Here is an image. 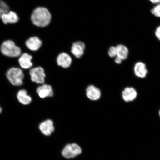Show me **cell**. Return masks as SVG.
Masks as SVG:
<instances>
[{"label": "cell", "mask_w": 160, "mask_h": 160, "mask_svg": "<svg viewBox=\"0 0 160 160\" xmlns=\"http://www.w3.org/2000/svg\"><path fill=\"white\" fill-rule=\"evenodd\" d=\"M31 19L34 25L39 27H45L51 22V15L48 10L44 7H38L32 14Z\"/></svg>", "instance_id": "6da1fadb"}, {"label": "cell", "mask_w": 160, "mask_h": 160, "mask_svg": "<svg viewBox=\"0 0 160 160\" xmlns=\"http://www.w3.org/2000/svg\"><path fill=\"white\" fill-rule=\"evenodd\" d=\"M82 153V148L78 143H71L67 144L62 149V156L67 159L75 158Z\"/></svg>", "instance_id": "7a4b0ae2"}, {"label": "cell", "mask_w": 160, "mask_h": 160, "mask_svg": "<svg viewBox=\"0 0 160 160\" xmlns=\"http://www.w3.org/2000/svg\"><path fill=\"white\" fill-rule=\"evenodd\" d=\"M1 51L3 55L11 57H17L21 54V49L11 40L5 41L1 46Z\"/></svg>", "instance_id": "3957f363"}, {"label": "cell", "mask_w": 160, "mask_h": 160, "mask_svg": "<svg viewBox=\"0 0 160 160\" xmlns=\"http://www.w3.org/2000/svg\"><path fill=\"white\" fill-rule=\"evenodd\" d=\"M6 75L12 85L19 86L23 84L24 75L22 71L19 68H11L8 70Z\"/></svg>", "instance_id": "277c9868"}, {"label": "cell", "mask_w": 160, "mask_h": 160, "mask_svg": "<svg viewBox=\"0 0 160 160\" xmlns=\"http://www.w3.org/2000/svg\"><path fill=\"white\" fill-rule=\"evenodd\" d=\"M29 74L32 81L38 84H43L45 82L46 75L42 68L38 67L30 70Z\"/></svg>", "instance_id": "5b68a950"}, {"label": "cell", "mask_w": 160, "mask_h": 160, "mask_svg": "<svg viewBox=\"0 0 160 160\" xmlns=\"http://www.w3.org/2000/svg\"><path fill=\"white\" fill-rule=\"evenodd\" d=\"M39 129L44 135L49 137L54 132L55 127L52 120L48 119L42 122L40 124Z\"/></svg>", "instance_id": "8992f818"}, {"label": "cell", "mask_w": 160, "mask_h": 160, "mask_svg": "<svg viewBox=\"0 0 160 160\" xmlns=\"http://www.w3.org/2000/svg\"><path fill=\"white\" fill-rule=\"evenodd\" d=\"M72 62V58L68 54L65 52L60 53L57 58V65L63 68H68Z\"/></svg>", "instance_id": "52a82bcc"}, {"label": "cell", "mask_w": 160, "mask_h": 160, "mask_svg": "<svg viewBox=\"0 0 160 160\" xmlns=\"http://www.w3.org/2000/svg\"><path fill=\"white\" fill-rule=\"evenodd\" d=\"M137 96V91L132 87L125 88L122 92V98L123 101L127 102L134 101Z\"/></svg>", "instance_id": "ba28073f"}, {"label": "cell", "mask_w": 160, "mask_h": 160, "mask_svg": "<svg viewBox=\"0 0 160 160\" xmlns=\"http://www.w3.org/2000/svg\"><path fill=\"white\" fill-rule=\"evenodd\" d=\"M86 95L88 98L92 101H98L101 97V92L98 88L93 85H90L86 89Z\"/></svg>", "instance_id": "9c48e42d"}, {"label": "cell", "mask_w": 160, "mask_h": 160, "mask_svg": "<svg viewBox=\"0 0 160 160\" xmlns=\"http://www.w3.org/2000/svg\"><path fill=\"white\" fill-rule=\"evenodd\" d=\"M133 70L134 73L136 77L140 78H145L148 72L145 64L142 62H138L136 63Z\"/></svg>", "instance_id": "30bf717a"}, {"label": "cell", "mask_w": 160, "mask_h": 160, "mask_svg": "<svg viewBox=\"0 0 160 160\" xmlns=\"http://www.w3.org/2000/svg\"><path fill=\"white\" fill-rule=\"evenodd\" d=\"M85 48V45L83 42H76L74 43L72 46L71 52L76 58H80L84 53Z\"/></svg>", "instance_id": "8fae6325"}, {"label": "cell", "mask_w": 160, "mask_h": 160, "mask_svg": "<svg viewBox=\"0 0 160 160\" xmlns=\"http://www.w3.org/2000/svg\"><path fill=\"white\" fill-rule=\"evenodd\" d=\"M37 92L41 98L53 97V90L52 86L48 84H44L38 87Z\"/></svg>", "instance_id": "7c38bea8"}, {"label": "cell", "mask_w": 160, "mask_h": 160, "mask_svg": "<svg viewBox=\"0 0 160 160\" xmlns=\"http://www.w3.org/2000/svg\"><path fill=\"white\" fill-rule=\"evenodd\" d=\"M42 42L37 37L30 38L26 42V45L28 48L32 51H37L41 47Z\"/></svg>", "instance_id": "4fadbf2b"}, {"label": "cell", "mask_w": 160, "mask_h": 160, "mask_svg": "<svg viewBox=\"0 0 160 160\" xmlns=\"http://www.w3.org/2000/svg\"><path fill=\"white\" fill-rule=\"evenodd\" d=\"M1 19L4 23H15L18 21L19 18L17 14L12 11L3 13L2 15Z\"/></svg>", "instance_id": "5bb4252c"}, {"label": "cell", "mask_w": 160, "mask_h": 160, "mask_svg": "<svg viewBox=\"0 0 160 160\" xmlns=\"http://www.w3.org/2000/svg\"><path fill=\"white\" fill-rule=\"evenodd\" d=\"M32 57L28 53H24L22 55L19 59V63L22 68L25 69H29L33 63L31 62Z\"/></svg>", "instance_id": "9a60e30c"}, {"label": "cell", "mask_w": 160, "mask_h": 160, "mask_svg": "<svg viewBox=\"0 0 160 160\" xmlns=\"http://www.w3.org/2000/svg\"><path fill=\"white\" fill-rule=\"evenodd\" d=\"M17 97L20 102L23 105H28L32 101V98L28 94L27 92L25 90H20L18 92Z\"/></svg>", "instance_id": "2e32d148"}, {"label": "cell", "mask_w": 160, "mask_h": 160, "mask_svg": "<svg viewBox=\"0 0 160 160\" xmlns=\"http://www.w3.org/2000/svg\"><path fill=\"white\" fill-rule=\"evenodd\" d=\"M117 57H119L123 61L128 57L129 51L128 48L123 45L119 44L116 47Z\"/></svg>", "instance_id": "e0dca14e"}, {"label": "cell", "mask_w": 160, "mask_h": 160, "mask_svg": "<svg viewBox=\"0 0 160 160\" xmlns=\"http://www.w3.org/2000/svg\"><path fill=\"white\" fill-rule=\"evenodd\" d=\"M9 8L4 2L0 0V18L3 13H7L9 11Z\"/></svg>", "instance_id": "ac0fdd59"}, {"label": "cell", "mask_w": 160, "mask_h": 160, "mask_svg": "<svg viewBox=\"0 0 160 160\" xmlns=\"http://www.w3.org/2000/svg\"><path fill=\"white\" fill-rule=\"evenodd\" d=\"M151 12L156 17L160 18V4L158 5L151 10Z\"/></svg>", "instance_id": "d6986e66"}, {"label": "cell", "mask_w": 160, "mask_h": 160, "mask_svg": "<svg viewBox=\"0 0 160 160\" xmlns=\"http://www.w3.org/2000/svg\"><path fill=\"white\" fill-rule=\"evenodd\" d=\"M108 54L111 58H115L117 57V50L116 47L112 46L110 47L108 51Z\"/></svg>", "instance_id": "ffe728a7"}, {"label": "cell", "mask_w": 160, "mask_h": 160, "mask_svg": "<svg viewBox=\"0 0 160 160\" xmlns=\"http://www.w3.org/2000/svg\"><path fill=\"white\" fill-rule=\"evenodd\" d=\"M155 35L157 38L160 41V26L158 27L155 31Z\"/></svg>", "instance_id": "44dd1931"}, {"label": "cell", "mask_w": 160, "mask_h": 160, "mask_svg": "<svg viewBox=\"0 0 160 160\" xmlns=\"http://www.w3.org/2000/svg\"><path fill=\"white\" fill-rule=\"evenodd\" d=\"M123 60H122L121 58H120L118 57H115V62L117 64H120L122 63V62Z\"/></svg>", "instance_id": "7402d4cb"}, {"label": "cell", "mask_w": 160, "mask_h": 160, "mask_svg": "<svg viewBox=\"0 0 160 160\" xmlns=\"http://www.w3.org/2000/svg\"><path fill=\"white\" fill-rule=\"evenodd\" d=\"M151 2L155 4H159L160 3V0H149Z\"/></svg>", "instance_id": "603a6c76"}, {"label": "cell", "mask_w": 160, "mask_h": 160, "mask_svg": "<svg viewBox=\"0 0 160 160\" xmlns=\"http://www.w3.org/2000/svg\"><path fill=\"white\" fill-rule=\"evenodd\" d=\"M2 112V108L0 107V113Z\"/></svg>", "instance_id": "cb8c5ba5"}, {"label": "cell", "mask_w": 160, "mask_h": 160, "mask_svg": "<svg viewBox=\"0 0 160 160\" xmlns=\"http://www.w3.org/2000/svg\"><path fill=\"white\" fill-rule=\"evenodd\" d=\"M159 117L160 118V109L159 110Z\"/></svg>", "instance_id": "d4e9b609"}, {"label": "cell", "mask_w": 160, "mask_h": 160, "mask_svg": "<svg viewBox=\"0 0 160 160\" xmlns=\"http://www.w3.org/2000/svg\"><path fill=\"white\" fill-rule=\"evenodd\" d=\"M81 128H83V127H81ZM77 129H78V128H77Z\"/></svg>", "instance_id": "484cf974"}]
</instances>
